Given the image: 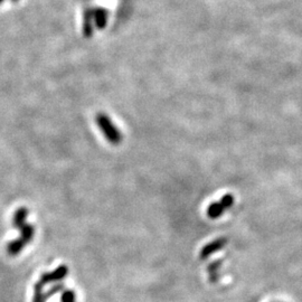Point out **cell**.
I'll use <instances>...</instances> for the list:
<instances>
[{"mask_svg":"<svg viewBox=\"0 0 302 302\" xmlns=\"http://www.w3.org/2000/svg\"><path fill=\"white\" fill-rule=\"evenodd\" d=\"M28 215V209L26 207H20L16 210L14 214V226L19 229L20 232V238L17 239L7 245V252L9 255H17L23 251L24 247H25L28 243L32 242L34 234H35V228L33 225L27 224L26 223V217Z\"/></svg>","mask_w":302,"mask_h":302,"instance_id":"6da1fadb","label":"cell"},{"mask_svg":"<svg viewBox=\"0 0 302 302\" xmlns=\"http://www.w3.org/2000/svg\"><path fill=\"white\" fill-rule=\"evenodd\" d=\"M95 122L98 124L99 129L102 131V134H103L109 143H111L112 146H119V144L122 142V134H121V131L114 125L113 121L110 119V117L106 116L105 113L99 112L96 114Z\"/></svg>","mask_w":302,"mask_h":302,"instance_id":"7a4b0ae2","label":"cell"},{"mask_svg":"<svg viewBox=\"0 0 302 302\" xmlns=\"http://www.w3.org/2000/svg\"><path fill=\"white\" fill-rule=\"evenodd\" d=\"M234 196L232 194H226L221 198L220 202L211 203L207 208V216L211 220L220 219L224 214V211L231 208L234 205Z\"/></svg>","mask_w":302,"mask_h":302,"instance_id":"3957f363","label":"cell"},{"mask_svg":"<svg viewBox=\"0 0 302 302\" xmlns=\"http://www.w3.org/2000/svg\"><path fill=\"white\" fill-rule=\"evenodd\" d=\"M68 274H69V268L66 267V265H59V267L54 271L45 272V273L41 274L38 282L41 286L45 287L46 285H50V283L52 282L62 281L66 276H68Z\"/></svg>","mask_w":302,"mask_h":302,"instance_id":"277c9868","label":"cell"},{"mask_svg":"<svg viewBox=\"0 0 302 302\" xmlns=\"http://www.w3.org/2000/svg\"><path fill=\"white\" fill-rule=\"evenodd\" d=\"M227 242L228 241L225 238H220V239H216L214 241L209 242L208 244H206L203 247L199 256H201L202 260L208 258L210 255H213L214 253L221 251L223 247H224L227 244Z\"/></svg>","mask_w":302,"mask_h":302,"instance_id":"5b68a950","label":"cell"},{"mask_svg":"<svg viewBox=\"0 0 302 302\" xmlns=\"http://www.w3.org/2000/svg\"><path fill=\"white\" fill-rule=\"evenodd\" d=\"M82 32L83 36L85 38H91L94 34V20L92 15V8H88L84 10Z\"/></svg>","mask_w":302,"mask_h":302,"instance_id":"8992f818","label":"cell"},{"mask_svg":"<svg viewBox=\"0 0 302 302\" xmlns=\"http://www.w3.org/2000/svg\"><path fill=\"white\" fill-rule=\"evenodd\" d=\"M92 15L94 20V26L98 29H104L107 23L109 13L103 7H95L92 8Z\"/></svg>","mask_w":302,"mask_h":302,"instance_id":"52a82bcc","label":"cell"},{"mask_svg":"<svg viewBox=\"0 0 302 302\" xmlns=\"http://www.w3.org/2000/svg\"><path fill=\"white\" fill-rule=\"evenodd\" d=\"M222 267V261L217 260V261L211 262L207 267L208 272V279L211 283H215L220 280V269Z\"/></svg>","mask_w":302,"mask_h":302,"instance_id":"ba28073f","label":"cell"},{"mask_svg":"<svg viewBox=\"0 0 302 302\" xmlns=\"http://www.w3.org/2000/svg\"><path fill=\"white\" fill-rule=\"evenodd\" d=\"M43 286L37 281L34 287V297H33V302H46L45 298V292L43 291Z\"/></svg>","mask_w":302,"mask_h":302,"instance_id":"9c48e42d","label":"cell"},{"mask_svg":"<svg viewBox=\"0 0 302 302\" xmlns=\"http://www.w3.org/2000/svg\"><path fill=\"white\" fill-rule=\"evenodd\" d=\"M76 297L75 292L72 290H63L62 295H60V302H75Z\"/></svg>","mask_w":302,"mask_h":302,"instance_id":"30bf717a","label":"cell"},{"mask_svg":"<svg viewBox=\"0 0 302 302\" xmlns=\"http://www.w3.org/2000/svg\"><path fill=\"white\" fill-rule=\"evenodd\" d=\"M63 289H64L63 283L59 282V283H57V285H54L50 290H48L47 292H45V298H46V300L50 299L51 297H53V295H55L56 293H58L60 291H63Z\"/></svg>","mask_w":302,"mask_h":302,"instance_id":"8fae6325","label":"cell"},{"mask_svg":"<svg viewBox=\"0 0 302 302\" xmlns=\"http://www.w3.org/2000/svg\"><path fill=\"white\" fill-rule=\"evenodd\" d=\"M11 2H13V3H17V2H18V0H11Z\"/></svg>","mask_w":302,"mask_h":302,"instance_id":"7c38bea8","label":"cell"},{"mask_svg":"<svg viewBox=\"0 0 302 302\" xmlns=\"http://www.w3.org/2000/svg\"><path fill=\"white\" fill-rule=\"evenodd\" d=\"M5 2V0H0V4H3Z\"/></svg>","mask_w":302,"mask_h":302,"instance_id":"4fadbf2b","label":"cell"}]
</instances>
